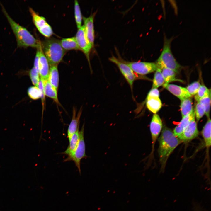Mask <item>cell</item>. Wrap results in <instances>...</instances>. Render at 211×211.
<instances>
[{
	"label": "cell",
	"instance_id": "1",
	"mask_svg": "<svg viewBox=\"0 0 211 211\" xmlns=\"http://www.w3.org/2000/svg\"><path fill=\"white\" fill-rule=\"evenodd\" d=\"M159 141V160L164 168L170 154L181 142L170 129L166 126L163 128Z\"/></svg>",
	"mask_w": 211,
	"mask_h": 211
},
{
	"label": "cell",
	"instance_id": "2",
	"mask_svg": "<svg viewBox=\"0 0 211 211\" xmlns=\"http://www.w3.org/2000/svg\"><path fill=\"white\" fill-rule=\"evenodd\" d=\"M1 5L3 12L15 36L18 47L38 48L41 42L36 39L25 28L16 22L9 15L2 4Z\"/></svg>",
	"mask_w": 211,
	"mask_h": 211
},
{
	"label": "cell",
	"instance_id": "3",
	"mask_svg": "<svg viewBox=\"0 0 211 211\" xmlns=\"http://www.w3.org/2000/svg\"><path fill=\"white\" fill-rule=\"evenodd\" d=\"M43 52L50 66L57 65L62 61L66 51L62 47L60 41L54 38H49L41 42Z\"/></svg>",
	"mask_w": 211,
	"mask_h": 211
},
{
	"label": "cell",
	"instance_id": "4",
	"mask_svg": "<svg viewBox=\"0 0 211 211\" xmlns=\"http://www.w3.org/2000/svg\"><path fill=\"white\" fill-rule=\"evenodd\" d=\"M172 38L169 39L164 37L163 50L155 63L158 68L161 69L166 68L171 69L176 73L178 72L181 67L174 57L171 50V44Z\"/></svg>",
	"mask_w": 211,
	"mask_h": 211
},
{
	"label": "cell",
	"instance_id": "5",
	"mask_svg": "<svg viewBox=\"0 0 211 211\" xmlns=\"http://www.w3.org/2000/svg\"><path fill=\"white\" fill-rule=\"evenodd\" d=\"M84 124L80 131V137L79 142L75 151L73 154L65 159L64 161H73L78 168L79 173L81 174L80 168L81 161L82 159L86 158L87 156L85 153V145L84 137Z\"/></svg>",
	"mask_w": 211,
	"mask_h": 211
},
{
	"label": "cell",
	"instance_id": "6",
	"mask_svg": "<svg viewBox=\"0 0 211 211\" xmlns=\"http://www.w3.org/2000/svg\"><path fill=\"white\" fill-rule=\"evenodd\" d=\"M33 22L39 31L44 36L49 38L53 33L51 26L43 16H40L32 8H29Z\"/></svg>",
	"mask_w": 211,
	"mask_h": 211
},
{
	"label": "cell",
	"instance_id": "7",
	"mask_svg": "<svg viewBox=\"0 0 211 211\" xmlns=\"http://www.w3.org/2000/svg\"><path fill=\"white\" fill-rule=\"evenodd\" d=\"M109 59L117 66L132 90L134 82L138 78V76L123 61L120 60L114 56L110 57Z\"/></svg>",
	"mask_w": 211,
	"mask_h": 211
},
{
	"label": "cell",
	"instance_id": "8",
	"mask_svg": "<svg viewBox=\"0 0 211 211\" xmlns=\"http://www.w3.org/2000/svg\"><path fill=\"white\" fill-rule=\"evenodd\" d=\"M75 37L80 50L85 55L91 69L89 55L93 47L87 38L84 25L78 28Z\"/></svg>",
	"mask_w": 211,
	"mask_h": 211
},
{
	"label": "cell",
	"instance_id": "9",
	"mask_svg": "<svg viewBox=\"0 0 211 211\" xmlns=\"http://www.w3.org/2000/svg\"><path fill=\"white\" fill-rule=\"evenodd\" d=\"M136 74L144 75L156 71L158 67L155 63L145 62L123 61Z\"/></svg>",
	"mask_w": 211,
	"mask_h": 211
},
{
	"label": "cell",
	"instance_id": "10",
	"mask_svg": "<svg viewBox=\"0 0 211 211\" xmlns=\"http://www.w3.org/2000/svg\"><path fill=\"white\" fill-rule=\"evenodd\" d=\"M162 120L157 114L153 115L150 123V129L152 141V152L154 145L162 128Z\"/></svg>",
	"mask_w": 211,
	"mask_h": 211
},
{
	"label": "cell",
	"instance_id": "11",
	"mask_svg": "<svg viewBox=\"0 0 211 211\" xmlns=\"http://www.w3.org/2000/svg\"><path fill=\"white\" fill-rule=\"evenodd\" d=\"M199 132L195 119L192 121L183 132L177 137L181 142H187L196 137Z\"/></svg>",
	"mask_w": 211,
	"mask_h": 211
},
{
	"label": "cell",
	"instance_id": "12",
	"mask_svg": "<svg viewBox=\"0 0 211 211\" xmlns=\"http://www.w3.org/2000/svg\"><path fill=\"white\" fill-rule=\"evenodd\" d=\"M38 48L39 51V74L40 79L44 82L48 80L50 70L49 64L42 50L41 42Z\"/></svg>",
	"mask_w": 211,
	"mask_h": 211
},
{
	"label": "cell",
	"instance_id": "13",
	"mask_svg": "<svg viewBox=\"0 0 211 211\" xmlns=\"http://www.w3.org/2000/svg\"><path fill=\"white\" fill-rule=\"evenodd\" d=\"M95 13H93L89 17H83L85 33L93 47L95 38L93 20Z\"/></svg>",
	"mask_w": 211,
	"mask_h": 211
},
{
	"label": "cell",
	"instance_id": "14",
	"mask_svg": "<svg viewBox=\"0 0 211 211\" xmlns=\"http://www.w3.org/2000/svg\"><path fill=\"white\" fill-rule=\"evenodd\" d=\"M163 87L181 101L191 96L186 88L172 84H168Z\"/></svg>",
	"mask_w": 211,
	"mask_h": 211
},
{
	"label": "cell",
	"instance_id": "15",
	"mask_svg": "<svg viewBox=\"0 0 211 211\" xmlns=\"http://www.w3.org/2000/svg\"><path fill=\"white\" fill-rule=\"evenodd\" d=\"M82 112V108L81 107L76 115V108L75 107H73L72 118L69 126L67 132V137L69 140L72 136L76 131L79 128L80 119Z\"/></svg>",
	"mask_w": 211,
	"mask_h": 211
},
{
	"label": "cell",
	"instance_id": "16",
	"mask_svg": "<svg viewBox=\"0 0 211 211\" xmlns=\"http://www.w3.org/2000/svg\"><path fill=\"white\" fill-rule=\"evenodd\" d=\"M194 109L189 114L182 118L180 122L174 128L173 131L174 135L178 137L183 132L190 122L195 119Z\"/></svg>",
	"mask_w": 211,
	"mask_h": 211
},
{
	"label": "cell",
	"instance_id": "17",
	"mask_svg": "<svg viewBox=\"0 0 211 211\" xmlns=\"http://www.w3.org/2000/svg\"><path fill=\"white\" fill-rule=\"evenodd\" d=\"M146 104L147 109L154 114H156L162 106V103L159 97L147 96Z\"/></svg>",
	"mask_w": 211,
	"mask_h": 211
},
{
	"label": "cell",
	"instance_id": "18",
	"mask_svg": "<svg viewBox=\"0 0 211 211\" xmlns=\"http://www.w3.org/2000/svg\"><path fill=\"white\" fill-rule=\"evenodd\" d=\"M79 128L71 136L69 140V144L67 149L61 154L68 155V156L71 155L75 151L78 145L80 137V132Z\"/></svg>",
	"mask_w": 211,
	"mask_h": 211
},
{
	"label": "cell",
	"instance_id": "19",
	"mask_svg": "<svg viewBox=\"0 0 211 211\" xmlns=\"http://www.w3.org/2000/svg\"><path fill=\"white\" fill-rule=\"evenodd\" d=\"M43 82L44 92L45 96L52 99L57 104L60 105V104L58 98V91L49 82L48 80Z\"/></svg>",
	"mask_w": 211,
	"mask_h": 211
},
{
	"label": "cell",
	"instance_id": "20",
	"mask_svg": "<svg viewBox=\"0 0 211 211\" xmlns=\"http://www.w3.org/2000/svg\"><path fill=\"white\" fill-rule=\"evenodd\" d=\"M59 74L57 65L50 66L48 81L57 91L59 84Z\"/></svg>",
	"mask_w": 211,
	"mask_h": 211
},
{
	"label": "cell",
	"instance_id": "21",
	"mask_svg": "<svg viewBox=\"0 0 211 211\" xmlns=\"http://www.w3.org/2000/svg\"><path fill=\"white\" fill-rule=\"evenodd\" d=\"M201 134L203 138L206 147L208 148L211 146V120L208 119L203 126Z\"/></svg>",
	"mask_w": 211,
	"mask_h": 211
},
{
	"label": "cell",
	"instance_id": "22",
	"mask_svg": "<svg viewBox=\"0 0 211 211\" xmlns=\"http://www.w3.org/2000/svg\"><path fill=\"white\" fill-rule=\"evenodd\" d=\"M60 41L62 47L66 51L72 50H80L75 37L63 38Z\"/></svg>",
	"mask_w": 211,
	"mask_h": 211
},
{
	"label": "cell",
	"instance_id": "23",
	"mask_svg": "<svg viewBox=\"0 0 211 211\" xmlns=\"http://www.w3.org/2000/svg\"><path fill=\"white\" fill-rule=\"evenodd\" d=\"M161 71L164 81L163 86L173 81L183 82L182 80L176 78V73L173 70L167 68H163L161 69Z\"/></svg>",
	"mask_w": 211,
	"mask_h": 211
},
{
	"label": "cell",
	"instance_id": "24",
	"mask_svg": "<svg viewBox=\"0 0 211 211\" xmlns=\"http://www.w3.org/2000/svg\"><path fill=\"white\" fill-rule=\"evenodd\" d=\"M180 107L182 118L190 113L193 109L192 98L189 97L181 101Z\"/></svg>",
	"mask_w": 211,
	"mask_h": 211
},
{
	"label": "cell",
	"instance_id": "25",
	"mask_svg": "<svg viewBox=\"0 0 211 211\" xmlns=\"http://www.w3.org/2000/svg\"><path fill=\"white\" fill-rule=\"evenodd\" d=\"M164 83V81L161 73V69L157 68L154 74L153 80L152 88H157L160 86L163 85Z\"/></svg>",
	"mask_w": 211,
	"mask_h": 211
},
{
	"label": "cell",
	"instance_id": "26",
	"mask_svg": "<svg viewBox=\"0 0 211 211\" xmlns=\"http://www.w3.org/2000/svg\"><path fill=\"white\" fill-rule=\"evenodd\" d=\"M203 106L205 114L208 118H210V112L211 104V93L204 96L198 101Z\"/></svg>",
	"mask_w": 211,
	"mask_h": 211
},
{
	"label": "cell",
	"instance_id": "27",
	"mask_svg": "<svg viewBox=\"0 0 211 211\" xmlns=\"http://www.w3.org/2000/svg\"><path fill=\"white\" fill-rule=\"evenodd\" d=\"M74 15L76 22L78 28L81 26L82 16L79 4L77 0L74 1Z\"/></svg>",
	"mask_w": 211,
	"mask_h": 211
},
{
	"label": "cell",
	"instance_id": "28",
	"mask_svg": "<svg viewBox=\"0 0 211 211\" xmlns=\"http://www.w3.org/2000/svg\"><path fill=\"white\" fill-rule=\"evenodd\" d=\"M210 93V89H209L204 85H201L197 93L195 95V99L197 101H198Z\"/></svg>",
	"mask_w": 211,
	"mask_h": 211
},
{
	"label": "cell",
	"instance_id": "29",
	"mask_svg": "<svg viewBox=\"0 0 211 211\" xmlns=\"http://www.w3.org/2000/svg\"><path fill=\"white\" fill-rule=\"evenodd\" d=\"M29 75L32 84L35 86L38 87L40 79L38 72L33 67L30 71Z\"/></svg>",
	"mask_w": 211,
	"mask_h": 211
},
{
	"label": "cell",
	"instance_id": "30",
	"mask_svg": "<svg viewBox=\"0 0 211 211\" xmlns=\"http://www.w3.org/2000/svg\"><path fill=\"white\" fill-rule=\"evenodd\" d=\"M201 85L199 82L196 81L190 84L186 88L189 93L192 96L196 94Z\"/></svg>",
	"mask_w": 211,
	"mask_h": 211
},
{
	"label": "cell",
	"instance_id": "31",
	"mask_svg": "<svg viewBox=\"0 0 211 211\" xmlns=\"http://www.w3.org/2000/svg\"><path fill=\"white\" fill-rule=\"evenodd\" d=\"M194 110L195 117L197 120L198 121L205 114L204 109L200 102L197 101Z\"/></svg>",
	"mask_w": 211,
	"mask_h": 211
},
{
	"label": "cell",
	"instance_id": "32",
	"mask_svg": "<svg viewBox=\"0 0 211 211\" xmlns=\"http://www.w3.org/2000/svg\"><path fill=\"white\" fill-rule=\"evenodd\" d=\"M39 51L38 48H37L35 57L34 61V67L37 70L39 73Z\"/></svg>",
	"mask_w": 211,
	"mask_h": 211
},
{
	"label": "cell",
	"instance_id": "33",
	"mask_svg": "<svg viewBox=\"0 0 211 211\" xmlns=\"http://www.w3.org/2000/svg\"><path fill=\"white\" fill-rule=\"evenodd\" d=\"M147 96L159 97V91L157 88H152L148 93Z\"/></svg>",
	"mask_w": 211,
	"mask_h": 211
}]
</instances>
